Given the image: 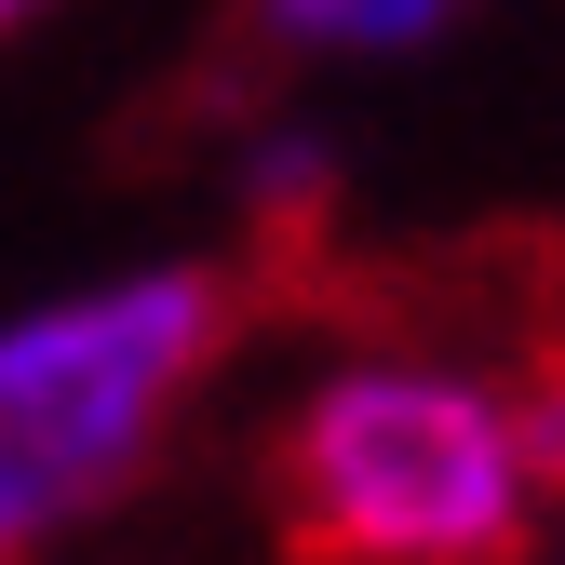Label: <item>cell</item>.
I'll use <instances>...</instances> for the list:
<instances>
[{"label": "cell", "instance_id": "obj_1", "mask_svg": "<svg viewBox=\"0 0 565 565\" xmlns=\"http://www.w3.org/2000/svg\"><path fill=\"white\" fill-rule=\"evenodd\" d=\"M269 282L243 256H162L0 323V565H54L162 471L189 391L230 364Z\"/></svg>", "mask_w": 565, "mask_h": 565}, {"label": "cell", "instance_id": "obj_2", "mask_svg": "<svg viewBox=\"0 0 565 565\" xmlns=\"http://www.w3.org/2000/svg\"><path fill=\"white\" fill-rule=\"evenodd\" d=\"M539 471L484 364L350 350L269 431V525L297 565H525Z\"/></svg>", "mask_w": 565, "mask_h": 565}, {"label": "cell", "instance_id": "obj_3", "mask_svg": "<svg viewBox=\"0 0 565 565\" xmlns=\"http://www.w3.org/2000/svg\"><path fill=\"white\" fill-rule=\"evenodd\" d=\"M445 14H471V0H230L216 41H202V108H256L282 67H323V54H404V41H431Z\"/></svg>", "mask_w": 565, "mask_h": 565}, {"label": "cell", "instance_id": "obj_4", "mask_svg": "<svg viewBox=\"0 0 565 565\" xmlns=\"http://www.w3.org/2000/svg\"><path fill=\"white\" fill-rule=\"evenodd\" d=\"M28 14H41V0H0V28H28Z\"/></svg>", "mask_w": 565, "mask_h": 565}]
</instances>
